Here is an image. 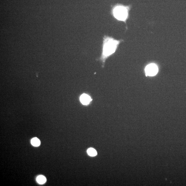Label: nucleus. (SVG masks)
Segmentation results:
<instances>
[{
  "label": "nucleus",
  "mask_w": 186,
  "mask_h": 186,
  "mask_svg": "<svg viewBox=\"0 0 186 186\" xmlns=\"http://www.w3.org/2000/svg\"><path fill=\"white\" fill-rule=\"evenodd\" d=\"M31 144L32 146H38L40 144V141L37 138H33L31 140Z\"/></svg>",
  "instance_id": "obj_6"
},
{
  "label": "nucleus",
  "mask_w": 186,
  "mask_h": 186,
  "mask_svg": "<svg viewBox=\"0 0 186 186\" xmlns=\"http://www.w3.org/2000/svg\"><path fill=\"white\" fill-rule=\"evenodd\" d=\"M87 153L89 155L92 157H94L97 154L96 151L92 148L89 149L87 150Z\"/></svg>",
  "instance_id": "obj_7"
},
{
  "label": "nucleus",
  "mask_w": 186,
  "mask_h": 186,
  "mask_svg": "<svg viewBox=\"0 0 186 186\" xmlns=\"http://www.w3.org/2000/svg\"><path fill=\"white\" fill-rule=\"evenodd\" d=\"M120 41L114 40L110 37L105 36L103 38V51L101 59L104 60L115 52Z\"/></svg>",
  "instance_id": "obj_1"
},
{
  "label": "nucleus",
  "mask_w": 186,
  "mask_h": 186,
  "mask_svg": "<svg viewBox=\"0 0 186 186\" xmlns=\"http://www.w3.org/2000/svg\"><path fill=\"white\" fill-rule=\"evenodd\" d=\"M80 101L81 103L83 105H88L89 104L92 99L90 96L86 94H83L80 97Z\"/></svg>",
  "instance_id": "obj_4"
},
{
  "label": "nucleus",
  "mask_w": 186,
  "mask_h": 186,
  "mask_svg": "<svg viewBox=\"0 0 186 186\" xmlns=\"http://www.w3.org/2000/svg\"><path fill=\"white\" fill-rule=\"evenodd\" d=\"M37 181L40 184H44L46 181V179L43 176H40L37 178Z\"/></svg>",
  "instance_id": "obj_5"
},
{
  "label": "nucleus",
  "mask_w": 186,
  "mask_h": 186,
  "mask_svg": "<svg viewBox=\"0 0 186 186\" xmlns=\"http://www.w3.org/2000/svg\"><path fill=\"white\" fill-rule=\"evenodd\" d=\"M158 71V68L156 65L154 64L148 65L145 68V72L147 75L150 76H155Z\"/></svg>",
  "instance_id": "obj_3"
},
{
  "label": "nucleus",
  "mask_w": 186,
  "mask_h": 186,
  "mask_svg": "<svg viewBox=\"0 0 186 186\" xmlns=\"http://www.w3.org/2000/svg\"><path fill=\"white\" fill-rule=\"evenodd\" d=\"M112 14L117 20L125 21L128 17V9L125 6H117L114 8Z\"/></svg>",
  "instance_id": "obj_2"
}]
</instances>
